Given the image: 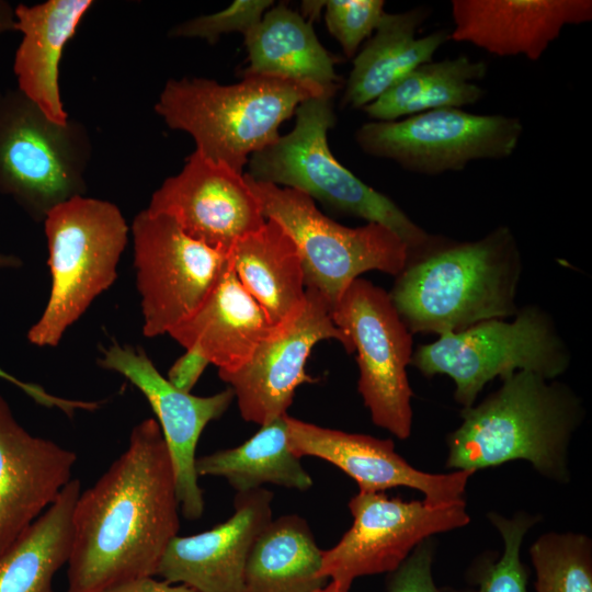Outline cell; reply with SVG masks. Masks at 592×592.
Returning a JSON list of instances; mask_svg holds the SVG:
<instances>
[{"mask_svg":"<svg viewBox=\"0 0 592 592\" xmlns=\"http://www.w3.org/2000/svg\"><path fill=\"white\" fill-rule=\"evenodd\" d=\"M487 71L486 61L471 60L465 55L433 62L431 79L410 115L477 103L486 91L474 81L485 78Z\"/></svg>","mask_w":592,"mask_h":592,"instance_id":"cell-31","label":"cell"},{"mask_svg":"<svg viewBox=\"0 0 592 592\" xmlns=\"http://www.w3.org/2000/svg\"><path fill=\"white\" fill-rule=\"evenodd\" d=\"M339 87L260 75L243 76L235 84L171 79L155 111L170 128L190 134L202 156L243 173L253 153L278 139L280 126L299 104L334 95Z\"/></svg>","mask_w":592,"mask_h":592,"instance_id":"cell-4","label":"cell"},{"mask_svg":"<svg viewBox=\"0 0 592 592\" xmlns=\"http://www.w3.org/2000/svg\"><path fill=\"white\" fill-rule=\"evenodd\" d=\"M435 549L433 537L421 542L396 570L388 573L387 592H460L435 584L432 573Z\"/></svg>","mask_w":592,"mask_h":592,"instance_id":"cell-34","label":"cell"},{"mask_svg":"<svg viewBox=\"0 0 592 592\" xmlns=\"http://www.w3.org/2000/svg\"><path fill=\"white\" fill-rule=\"evenodd\" d=\"M209 362L200 353L185 350L170 367L167 379L178 389L191 392Z\"/></svg>","mask_w":592,"mask_h":592,"instance_id":"cell-36","label":"cell"},{"mask_svg":"<svg viewBox=\"0 0 592 592\" xmlns=\"http://www.w3.org/2000/svg\"><path fill=\"white\" fill-rule=\"evenodd\" d=\"M451 39L537 61L567 25L592 20L590 0H453Z\"/></svg>","mask_w":592,"mask_h":592,"instance_id":"cell-20","label":"cell"},{"mask_svg":"<svg viewBox=\"0 0 592 592\" xmlns=\"http://www.w3.org/2000/svg\"><path fill=\"white\" fill-rule=\"evenodd\" d=\"M146 209L169 216L191 238L227 255L240 238L266 221L244 173L196 150L179 174L153 192Z\"/></svg>","mask_w":592,"mask_h":592,"instance_id":"cell-16","label":"cell"},{"mask_svg":"<svg viewBox=\"0 0 592 592\" xmlns=\"http://www.w3.org/2000/svg\"><path fill=\"white\" fill-rule=\"evenodd\" d=\"M152 577H141L124 581L100 592H198L187 585H172L168 581H158Z\"/></svg>","mask_w":592,"mask_h":592,"instance_id":"cell-37","label":"cell"},{"mask_svg":"<svg viewBox=\"0 0 592 592\" xmlns=\"http://www.w3.org/2000/svg\"><path fill=\"white\" fill-rule=\"evenodd\" d=\"M478 405L463 408L446 436L445 467L475 474L515 459L549 480L570 481L569 446L584 408L570 386L517 371Z\"/></svg>","mask_w":592,"mask_h":592,"instance_id":"cell-3","label":"cell"},{"mask_svg":"<svg viewBox=\"0 0 592 592\" xmlns=\"http://www.w3.org/2000/svg\"><path fill=\"white\" fill-rule=\"evenodd\" d=\"M321 555L305 519H272L251 548L242 592H314L328 581L318 577Z\"/></svg>","mask_w":592,"mask_h":592,"instance_id":"cell-27","label":"cell"},{"mask_svg":"<svg viewBox=\"0 0 592 592\" xmlns=\"http://www.w3.org/2000/svg\"><path fill=\"white\" fill-rule=\"evenodd\" d=\"M238 280L273 327L292 322L304 309L306 285L298 248L275 220L240 238L228 253Z\"/></svg>","mask_w":592,"mask_h":592,"instance_id":"cell-24","label":"cell"},{"mask_svg":"<svg viewBox=\"0 0 592 592\" xmlns=\"http://www.w3.org/2000/svg\"><path fill=\"white\" fill-rule=\"evenodd\" d=\"M522 133L519 117L448 107L365 123L355 140L369 156L390 159L409 172L437 175L460 171L474 160L510 157Z\"/></svg>","mask_w":592,"mask_h":592,"instance_id":"cell-11","label":"cell"},{"mask_svg":"<svg viewBox=\"0 0 592 592\" xmlns=\"http://www.w3.org/2000/svg\"><path fill=\"white\" fill-rule=\"evenodd\" d=\"M291 451L298 457L323 459L351 477L360 492H384L408 487L423 493L431 505L465 500L466 487L474 475L466 470L430 474L414 468L395 451L389 439L348 433L286 415Z\"/></svg>","mask_w":592,"mask_h":592,"instance_id":"cell-17","label":"cell"},{"mask_svg":"<svg viewBox=\"0 0 592 592\" xmlns=\"http://www.w3.org/2000/svg\"><path fill=\"white\" fill-rule=\"evenodd\" d=\"M99 365L123 375L148 400L170 454L180 511L187 520L200 519L204 499L195 469L196 446L205 426L228 410L235 399L231 388L207 397L182 391L159 373L143 349L132 345H110Z\"/></svg>","mask_w":592,"mask_h":592,"instance_id":"cell-15","label":"cell"},{"mask_svg":"<svg viewBox=\"0 0 592 592\" xmlns=\"http://www.w3.org/2000/svg\"><path fill=\"white\" fill-rule=\"evenodd\" d=\"M275 329L227 259L201 306L169 335L185 350L204 356L218 373H231L243 366Z\"/></svg>","mask_w":592,"mask_h":592,"instance_id":"cell-21","label":"cell"},{"mask_svg":"<svg viewBox=\"0 0 592 592\" xmlns=\"http://www.w3.org/2000/svg\"><path fill=\"white\" fill-rule=\"evenodd\" d=\"M249 66L243 76L260 75L339 84L338 60L318 41L311 21L281 2L271 7L244 35Z\"/></svg>","mask_w":592,"mask_h":592,"instance_id":"cell-25","label":"cell"},{"mask_svg":"<svg viewBox=\"0 0 592 592\" xmlns=\"http://www.w3.org/2000/svg\"><path fill=\"white\" fill-rule=\"evenodd\" d=\"M272 502L273 493L265 488L237 493L227 521L171 539L156 576L198 592H242L251 548L272 521Z\"/></svg>","mask_w":592,"mask_h":592,"instance_id":"cell-18","label":"cell"},{"mask_svg":"<svg viewBox=\"0 0 592 592\" xmlns=\"http://www.w3.org/2000/svg\"><path fill=\"white\" fill-rule=\"evenodd\" d=\"M179 511L160 426L155 419L143 420L125 452L77 499L67 592H100L156 576L167 546L179 535Z\"/></svg>","mask_w":592,"mask_h":592,"instance_id":"cell-1","label":"cell"},{"mask_svg":"<svg viewBox=\"0 0 592 592\" xmlns=\"http://www.w3.org/2000/svg\"><path fill=\"white\" fill-rule=\"evenodd\" d=\"M44 229L52 286L27 339L37 346H56L116 280L129 227L115 204L83 195L53 208Z\"/></svg>","mask_w":592,"mask_h":592,"instance_id":"cell-6","label":"cell"},{"mask_svg":"<svg viewBox=\"0 0 592 592\" xmlns=\"http://www.w3.org/2000/svg\"><path fill=\"white\" fill-rule=\"evenodd\" d=\"M314 592H349V591L342 589L335 582L330 581L329 583L325 584L323 587H320V588L316 589Z\"/></svg>","mask_w":592,"mask_h":592,"instance_id":"cell-40","label":"cell"},{"mask_svg":"<svg viewBox=\"0 0 592 592\" xmlns=\"http://www.w3.org/2000/svg\"><path fill=\"white\" fill-rule=\"evenodd\" d=\"M488 519L500 533L504 548L497 560L489 556L475 562L473 577L478 588L469 592H527L528 570L522 562L521 547L540 517L521 511L509 519L490 512Z\"/></svg>","mask_w":592,"mask_h":592,"instance_id":"cell-30","label":"cell"},{"mask_svg":"<svg viewBox=\"0 0 592 592\" xmlns=\"http://www.w3.org/2000/svg\"><path fill=\"white\" fill-rule=\"evenodd\" d=\"M0 378L9 382L24 391L36 403L46 408H57L71 418L77 410L93 411L100 407L99 401L73 400L55 396L41 385L23 382L0 367Z\"/></svg>","mask_w":592,"mask_h":592,"instance_id":"cell-35","label":"cell"},{"mask_svg":"<svg viewBox=\"0 0 592 592\" xmlns=\"http://www.w3.org/2000/svg\"><path fill=\"white\" fill-rule=\"evenodd\" d=\"M80 492V481L71 479L0 555V592H54L53 578L69 559L72 513Z\"/></svg>","mask_w":592,"mask_h":592,"instance_id":"cell-26","label":"cell"},{"mask_svg":"<svg viewBox=\"0 0 592 592\" xmlns=\"http://www.w3.org/2000/svg\"><path fill=\"white\" fill-rule=\"evenodd\" d=\"M570 363V350L551 315L538 305H527L519 308L513 320H485L418 345L410 365L428 378L451 377L455 401L467 408L496 377L530 371L556 379Z\"/></svg>","mask_w":592,"mask_h":592,"instance_id":"cell-7","label":"cell"},{"mask_svg":"<svg viewBox=\"0 0 592 592\" xmlns=\"http://www.w3.org/2000/svg\"><path fill=\"white\" fill-rule=\"evenodd\" d=\"M331 317L357 353V390L373 423L408 439L413 412L407 367L413 340L388 292L357 277L331 309Z\"/></svg>","mask_w":592,"mask_h":592,"instance_id":"cell-10","label":"cell"},{"mask_svg":"<svg viewBox=\"0 0 592 592\" xmlns=\"http://www.w3.org/2000/svg\"><path fill=\"white\" fill-rule=\"evenodd\" d=\"M352 526L330 549L322 550L318 577L350 591L364 576L396 570L424 539L466 526V500L431 505L403 501L384 492H357L349 501Z\"/></svg>","mask_w":592,"mask_h":592,"instance_id":"cell-12","label":"cell"},{"mask_svg":"<svg viewBox=\"0 0 592 592\" xmlns=\"http://www.w3.org/2000/svg\"><path fill=\"white\" fill-rule=\"evenodd\" d=\"M92 144L86 126L49 119L19 89L0 93V192L33 219L83 196Z\"/></svg>","mask_w":592,"mask_h":592,"instance_id":"cell-8","label":"cell"},{"mask_svg":"<svg viewBox=\"0 0 592 592\" xmlns=\"http://www.w3.org/2000/svg\"><path fill=\"white\" fill-rule=\"evenodd\" d=\"M77 455L32 435L0 396V555L71 480Z\"/></svg>","mask_w":592,"mask_h":592,"instance_id":"cell-19","label":"cell"},{"mask_svg":"<svg viewBox=\"0 0 592 592\" xmlns=\"http://www.w3.org/2000/svg\"><path fill=\"white\" fill-rule=\"evenodd\" d=\"M286 415L261 425L241 445L196 458L197 476L223 477L237 493L253 491L266 483L309 490L314 480L288 446Z\"/></svg>","mask_w":592,"mask_h":592,"instance_id":"cell-28","label":"cell"},{"mask_svg":"<svg viewBox=\"0 0 592 592\" xmlns=\"http://www.w3.org/2000/svg\"><path fill=\"white\" fill-rule=\"evenodd\" d=\"M244 177L265 219L277 221L296 243L306 288L319 293L331 309L364 272L396 277L406 267L408 248L386 226H343L323 215L307 194Z\"/></svg>","mask_w":592,"mask_h":592,"instance_id":"cell-9","label":"cell"},{"mask_svg":"<svg viewBox=\"0 0 592 592\" xmlns=\"http://www.w3.org/2000/svg\"><path fill=\"white\" fill-rule=\"evenodd\" d=\"M521 274L515 236L508 226H498L474 241L437 236L423 253L408 260L388 295L412 334L441 335L513 317Z\"/></svg>","mask_w":592,"mask_h":592,"instance_id":"cell-2","label":"cell"},{"mask_svg":"<svg viewBox=\"0 0 592 592\" xmlns=\"http://www.w3.org/2000/svg\"><path fill=\"white\" fill-rule=\"evenodd\" d=\"M22 264L21 260L14 255L0 253V269L1 267H18Z\"/></svg>","mask_w":592,"mask_h":592,"instance_id":"cell-39","label":"cell"},{"mask_svg":"<svg viewBox=\"0 0 592 592\" xmlns=\"http://www.w3.org/2000/svg\"><path fill=\"white\" fill-rule=\"evenodd\" d=\"M323 340H335L354 353L328 303L306 288L305 307L292 322L276 328L239 369L218 373L231 388L241 418L261 426L286 414L296 389L316 382L305 367L314 346Z\"/></svg>","mask_w":592,"mask_h":592,"instance_id":"cell-14","label":"cell"},{"mask_svg":"<svg viewBox=\"0 0 592 592\" xmlns=\"http://www.w3.org/2000/svg\"><path fill=\"white\" fill-rule=\"evenodd\" d=\"M143 333L169 334L209 294L228 255L191 238L169 216L139 212L130 227Z\"/></svg>","mask_w":592,"mask_h":592,"instance_id":"cell-13","label":"cell"},{"mask_svg":"<svg viewBox=\"0 0 592 592\" xmlns=\"http://www.w3.org/2000/svg\"><path fill=\"white\" fill-rule=\"evenodd\" d=\"M93 3L91 0H48L34 5L19 4L14 10L15 31L22 34L13 62L18 89L58 124L70 118L59 90L62 50Z\"/></svg>","mask_w":592,"mask_h":592,"instance_id":"cell-22","label":"cell"},{"mask_svg":"<svg viewBox=\"0 0 592 592\" xmlns=\"http://www.w3.org/2000/svg\"><path fill=\"white\" fill-rule=\"evenodd\" d=\"M15 8L9 2L0 0V36L9 31H15L16 18Z\"/></svg>","mask_w":592,"mask_h":592,"instance_id":"cell-38","label":"cell"},{"mask_svg":"<svg viewBox=\"0 0 592 592\" xmlns=\"http://www.w3.org/2000/svg\"><path fill=\"white\" fill-rule=\"evenodd\" d=\"M431 14L428 5L384 13L375 34L354 57L342 98L344 106L363 109L405 73L432 61L435 52L451 39V32L442 29L417 38L418 30Z\"/></svg>","mask_w":592,"mask_h":592,"instance_id":"cell-23","label":"cell"},{"mask_svg":"<svg viewBox=\"0 0 592 592\" xmlns=\"http://www.w3.org/2000/svg\"><path fill=\"white\" fill-rule=\"evenodd\" d=\"M273 3L272 0H236L219 12L179 23L169 31V36L197 37L214 44L224 34L239 32L244 35Z\"/></svg>","mask_w":592,"mask_h":592,"instance_id":"cell-33","label":"cell"},{"mask_svg":"<svg viewBox=\"0 0 592 592\" xmlns=\"http://www.w3.org/2000/svg\"><path fill=\"white\" fill-rule=\"evenodd\" d=\"M332 94L311 98L297 107L294 128L248 161L249 178L298 190L343 215L377 223L407 246L409 259L436 239L417 225L391 198L368 186L343 167L328 145L334 125Z\"/></svg>","mask_w":592,"mask_h":592,"instance_id":"cell-5","label":"cell"},{"mask_svg":"<svg viewBox=\"0 0 592 592\" xmlns=\"http://www.w3.org/2000/svg\"><path fill=\"white\" fill-rule=\"evenodd\" d=\"M323 5L327 27L348 58L356 56L385 13L383 0H328Z\"/></svg>","mask_w":592,"mask_h":592,"instance_id":"cell-32","label":"cell"},{"mask_svg":"<svg viewBox=\"0 0 592 592\" xmlns=\"http://www.w3.org/2000/svg\"><path fill=\"white\" fill-rule=\"evenodd\" d=\"M536 592H592V543L581 533L548 532L530 548Z\"/></svg>","mask_w":592,"mask_h":592,"instance_id":"cell-29","label":"cell"}]
</instances>
